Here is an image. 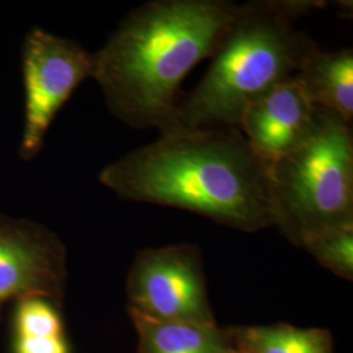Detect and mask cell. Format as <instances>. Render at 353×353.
I'll use <instances>...</instances> for the list:
<instances>
[{
  "label": "cell",
  "instance_id": "9",
  "mask_svg": "<svg viewBox=\"0 0 353 353\" xmlns=\"http://www.w3.org/2000/svg\"><path fill=\"white\" fill-rule=\"evenodd\" d=\"M296 77L316 108L336 114L347 123L352 122V49L328 52L316 45L303 58Z\"/></svg>",
  "mask_w": 353,
  "mask_h": 353
},
{
  "label": "cell",
  "instance_id": "1",
  "mask_svg": "<svg viewBox=\"0 0 353 353\" xmlns=\"http://www.w3.org/2000/svg\"><path fill=\"white\" fill-rule=\"evenodd\" d=\"M100 182L125 201L189 211L241 232L275 227L271 166L239 128L160 134L105 166Z\"/></svg>",
  "mask_w": 353,
  "mask_h": 353
},
{
  "label": "cell",
  "instance_id": "8",
  "mask_svg": "<svg viewBox=\"0 0 353 353\" xmlns=\"http://www.w3.org/2000/svg\"><path fill=\"white\" fill-rule=\"evenodd\" d=\"M316 112L294 76L249 103L239 128L254 153L271 166L303 144Z\"/></svg>",
  "mask_w": 353,
  "mask_h": 353
},
{
  "label": "cell",
  "instance_id": "12",
  "mask_svg": "<svg viewBox=\"0 0 353 353\" xmlns=\"http://www.w3.org/2000/svg\"><path fill=\"white\" fill-rule=\"evenodd\" d=\"M59 307L43 299H21L14 307V353H70Z\"/></svg>",
  "mask_w": 353,
  "mask_h": 353
},
{
  "label": "cell",
  "instance_id": "14",
  "mask_svg": "<svg viewBox=\"0 0 353 353\" xmlns=\"http://www.w3.org/2000/svg\"><path fill=\"white\" fill-rule=\"evenodd\" d=\"M227 353H242V352H240V351H239V350H236V348H234V347H233V348H232V350H230V351H228Z\"/></svg>",
  "mask_w": 353,
  "mask_h": 353
},
{
  "label": "cell",
  "instance_id": "2",
  "mask_svg": "<svg viewBox=\"0 0 353 353\" xmlns=\"http://www.w3.org/2000/svg\"><path fill=\"white\" fill-rule=\"evenodd\" d=\"M239 10L228 0H153L126 16L93 54L92 77L114 117L132 128L163 131L182 81L214 55Z\"/></svg>",
  "mask_w": 353,
  "mask_h": 353
},
{
  "label": "cell",
  "instance_id": "4",
  "mask_svg": "<svg viewBox=\"0 0 353 353\" xmlns=\"http://www.w3.org/2000/svg\"><path fill=\"white\" fill-rule=\"evenodd\" d=\"M275 227L294 246L353 227V135L347 123L318 108L309 137L271 165Z\"/></svg>",
  "mask_w": 353,
  "mask_h": 353
},
{
  "label": "cell",
  "instance_id": "10",
  "mask_svg": "<svg viewBox=\"0 0 353 353\" xmlns=\"http://www.w3.org/2000/svg\"><path fill=\"white\" fill-rule=\"evenodd\" d=\"M138 353H227L234 345L228 328L214 325L157 322L130 316Z\"/></svg>",
  "mask_w": 353,
  "mask_h": 353
},
{
  "label": "cell",
  "instance_id": "7",
  "mask_svg": "<svg viewBox=\"0 0 353 353\" xmlns=\"http://www.w3.org/2000/svg\"><path fill=\"white\" fill-rule=\"evenodd\" d=\"M67 252L49 228L0 214V316L11 301L36 296L62 309Z\"/></svg>",
  "mask_w": 353,
  "mask_h": 353
},
{
  "label": "cell",
  "instance_id": "13",
  "mask_svg": "<svg viewBox=\"0 0 353 353\" xmlns=\"http://www.w3.org/2000/svg\"><path fill=\"white\" fill-rule=\"evenodd\" d=\"M303 249L334 275L353 279V227L341 228L309 241Z\"/></svg>",
  "mask_w": 353,
  "mask_h": 353
},
{
  "label": "cell",
  "instance_id": "5",
  "mask_svg": "<svg viewBox=\"0 0 353 353\" xmlns=\"http://www.w3.org/2000/svg\"><path fill=\"white\" fill-rule=\"evenodd\" d=\"M128 314L157 322L214 325L202 252L190 243L140 250L126 280Z\"/></svg>",
  "mask_w": 353,
  "mask_h": 353
},
{
  "label": "cell",
  "instance_id": "3",
  "mask_svg": "<svg viewBox=\"0 0 353 353\" xmlns=\"http://www.w3.org/2000/svg\"><path fill=\"white\" fill-rule=\"evenodd\" d=\"M319 4L305 0L241 4L208 71L192 92L179 99L160 134L239 128L249 103L297 75L316 43L296 29L294 21Z\"/></svg>",
  "mask_w": 353,
  "mask_h": 353
},
{
  "label": "cell",
  "instance_id": "11",
  "mask_svg": "<svg viewBox=\"0 0 353 353\" xmlns=\"http://www.w3.org/2000/svg\"><path fill=\"white\" fill-rule=\"evenodd\" d=\"M242 353H332V335L325 328H300L285 323L228 328Z\"/></svg>",
  "mask_w": 353,
  "mask_h": 353
},
{
  "label": "cell",
  "instance_id": "6",
  "mask_svg": "<svg viewBox=\"0 0 353 353\" xmlns=\"http://www.w3.org/2000/svg\"><path fill=\"white\" fill-rule=\"evenodd\" d=\"M26 121L19 153L33 160L57 114L76 88L93 75V54L72 39L33 28L21 49Z\"/></svg>",
  "mask_w": 353,
  "mask_h": 353
}]
</instances>
